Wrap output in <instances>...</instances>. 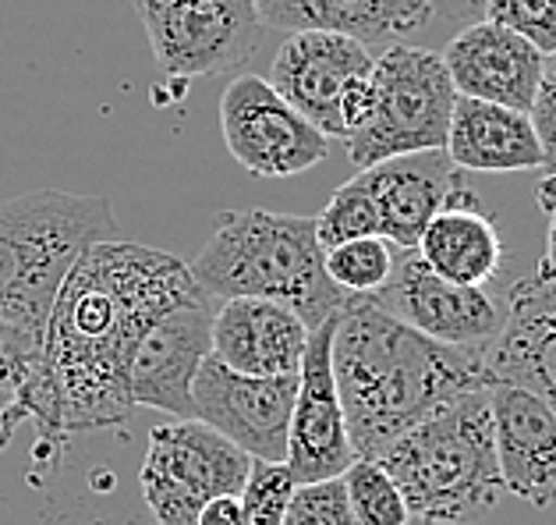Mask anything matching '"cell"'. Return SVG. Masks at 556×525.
Segmentation results:
<instances>
[{
    "label": "cell",
    "mask_w": 556,
    "mask_h": 525,
    "mask_svg": "<svg viewBox=\"0 0 556 525\" xmlns=\"http://www.w3.org/2000/svg\"><path fill=\"white\" fill-rule=\"evenodd\" d=\"M535 199H539L542 213L556 217V174H542V182L535 188Z\"/></svg>",
    "instance_id": "34"
},
{
    "label": "cell",
    "mask_w": 556,
    "mask_h": 525,
    "mask_svg": "<svg viewBox=\"0 0 556 525\" xmlns=\"http://www.w3.org/2000/svg\"><path fill=\"white\" fill-rule=\"evenodd\" d=\"M393 260H397V249L383 235L341 241V246L327 249V255H323L330 280L344 295H376L390 280Z\"/></svg>",
    "instance_id": "24"
},
{
    "label": "cell",
    "mask_w": 556,
    "mask_h": 525,
    "mask_svg": "<svg viewBox=\"0 0 556 525\" xmlns=\"http://www.w3.org/2000/svg\"><path fill=\"white\" fill-rule=\"evenodd\" d=\"M283 525H358L344 476L298 483Z\"/></svg>",
    "instance_id": "28"
},
{
    "label": "cell",
    "mask_w": 556,
    "mask_h": 525,
    "mask_svg": "<svg viewBox=\"0 0 556 525\" xmlns=\"http://www.w3.org/2000/svg\"><path fill=\"white\" fill-rule=\"evenodd\" d=\"M305 320L269 299H224L213 313V359L245 376H291L308 348Z\"/></svg>",
    "instance_id": "18"
},
{
    "label": "cell",
    "mask_w": 556,
    "mask_h": 525,
    "mask_svg": "<svg viewBox=\"0 0 556 525\" xmlns=\"http://www.w3.org/2000/svg\"><path fill=\"white\" fill-rule=\"evenodd\" d=\"M528 117H532L539 142H542V174H556V50L546 53L539 92H535Z\"/></svg>",
    "instance_id": "30"
},
{
    "label": "cell",
    "mask_w": 556,
    "mask_h": 525,
    "mask_svg": "<svg viewBox=\"0 0 556 525\" xmlns=\"http://www.w3.org/2000/svg\"><path fill=\"white\" fill-rule=\"evenodd\" d=\"M333 327L337 316H330L323 327L308 334L302 370H298V398L288 429V462H283L298 483L344 476L351 462L358 458L333 376Z\"/></svg>",
    "instance_id": "13"
},
{
    "label": "cell",
    "mask_w": 556,
    "mask_h": 525,
    "mask_svg": "<svg viewBox=\"0 0 556 525\" xmlns=\"http://www.w3.org/2000/svg\"><path fill=\"white\" fill-rule=\"evenodd\" d=\"M362 174L379 210V235L393 249H415L429 221L460 185V171L446 150L390 157L383 164L365 167Z\"/></svg>",
    "instance_id": "19"
},
{
    "label": "cell",
    "mask_w": 556,
    "mask_h": 525,
    "mask_svg": "<svg viewBox=\"0 0 556 525\" xmlns=\"http://www.w3.org/2000/svg\"><path fill=\"white\" fill-rule=\"evenodd\" d=\"M490 409L507 493L532 508L556 504V415L510 384H490Z\"/></svg>",
    "instance_id": "17"
},
{
    "label": "cell",
    "mask_w": 556,
    "mask_h": 525,
    "mask_svg": "<svg viewBox=\"0 0 556 525\" xmlns=\"http://www.w3.org/2000/svg\"><path fill=\"white\" fill-rule=\"evenodd\" d=\"M344 483L358 525H408L415 518L401 487L376 458H355L344 473Z\"/></svg>",
    "instance_id": "25"
},
{
    "label": "cell",
    "mask_w": 556,
    "mask_h": 525,
    "mask_svg": "<svg viewBox=\"0 0 556 525\" xmlns=\"http://www.w3.org/2000/svg\"><path fill=\"white\" fill-rule=\"evenodd\" d=\"M323 255L316 217L224 210L188 271L210 299H269L316 330L348 302L330 280Z\"/></svg>",
    "instance_id": "3"
},
{
    "label": "cell",
    "mask_w": 556,
    "mask_h": 525,
    "mask_svg": "<svg viewBox=\"0 0 556 525\" xmlns=\"http://www.w3.org/2000/svg\"><path fill=\"white\" fill-rule=\"evenodd\" d=\"M376 53L351 36L337 33H291L274 58L269 83L302 111L327 139H344L341 97L355 78L369 75Z\"/></svg>",
    "instance_id": "15"
},
{
    "label": "cell",
    "mask_w": 556,
    "mask_h": 525,
    "mask_svg": "<svg viewBox=\"0 0 556 525\" xmlns=\"http://www.w3.org/2000/svg\"><path fill=\"white\" fill-rule=\"evenodd\" d=\"M443 64L457 97L532 111L546 53L507 25L479 18L446 43Z\"/></svg>",
    "instance_id": "16"
},
{
    "label": "cell",
    "mask_w": 556,
    "mask_h": 525,
    "mask_svg": "<svg viewBox=\"0 0 556 525\" xmlns=\"http://www.w3.org/2000/svg\"><path fill=\"white\" fill-rule=\"evenodd\" d=\"M408 525H440V522H426V518H412Z\"/></svg>",
    "instance_id": "36"
},
{
    "label": "cell",
    "mask_w": 556,
    "mask_h": 525,
    "mask_svg": "<svg viewBox=\"0 0 556 525\" xmlns=\"http://www.w3.org/2000/svg\"><path fill=\"white\" fill-rule=\"evenodd\" d=\"M195 295L188 263L170 252L128 238L86 249L53 299L43 359L15 412V426L39 429L36 454L58 451L72 434L128 426L135 345L156 316Z\"/></svg>",
    "instance_id": "1"
},
{
    "label": "cell",
    "mask_w": 556,
    "mask_h": 525,
    "mask_svg": "<svg viewBox=\"0 0 556 525\" xmlns=\"http://www.w3.org/2000/svg\"><path fill=\"white\" fill-rule=\"evenodd\" d=\"M372 117L344 139L351 167L365 171L390 157L443 150L457 103L443 53L408 43L379 50L372 64Z\"/></svg>",
    "instance_id": "6"
},
{
    "label": "cell",
    "mask_w": 556,
    "mask_h": 525,
    "mask_svg": "<svg viewBox=\"0 0 556 525\" xmlns=\"http://www.w3.org/2000/svg\"><path fill=\"white\" fill-rule=\"evenodd\" d=\"M333 376L358 458H379L432 412L490 387L475 348H451L390 316L372 295H348L333 327Z\"/></svg>",
    "instance_id": "2"
},
{
    "label": "cell",
    "mask_w": 556,
    "mask_h": 525,
    "mask_svg": "<svg viewBox=\"0 0 556 525\" xmlns=\"http://www.w3.org/2000/svg\"><path fill=\"white\" fill-rule=\"evenodd\" d=\"M415 252L432 274L465 288H485L504 266L500 227L465 185H457L443 210L429 221Z\"/></svg>",
    "instance_id": "21"
},
{
    "label": "cell",
    "mask_w": 556,
    "mask_h": 525,
    "mask_svg": "<svg viewBox=\"0 0 556 525\" xmlns=\"http://www.w3.org/2000/svg\"><path fill=\"white\" fill-rule=\"evenodd\" d=\"M131 8L174 83L238 72L263 36L255 0H131Z\"/></svg>",
    "instance_id": "8"
},
{
    "label": "cell",
    "mask_w": 556,
    "mask_h": 525,
    "mask_svg": "<svg viewBox=\"0 0 556 525\" xmlns=\"http://www.w3.org/2000/svg\"><path fill=\"white\" fill-rule=\"evenodd\" d=\"M294 487L298 479L283 462H260V458H252L245 490H241L249 525H283Z\"/></svg>",
    "instance_id": "27"
},
{
    "label": "cell",
    "mask_w": 556,
    "mask_h": 525,
    "mask_svg": "<svg viewBox=\"0 0 556 525\" xmlns=\"http://www.w3.org/2000/svg\"><path fill=\"white\" fill-rule=\"evenodd\" d=\"M260 22L280 33H337L387 50L432 18L429 0H255Z\"/></svg>",
    "instance_id": "20"
},
{
    "label": "cell",
    "mask_w": 556,
    "mask_h": 525,
    "mask_svg": "<svg viewBox=\"0 0 556 525\" xmlns=\"http://www.w3.org/2000/svg\"><path fill=\"white\" fill-rule=\"evenodd\" d=\"M553 271H556V217H549V232H546V255H542Z\"/></svg>",
    "instance_id": "35"
},
{
    "label": "cell",
    "mask_w": 556,
    "mask_h": 525,
    "mask_svg": "<svg viewBox=\"0 0 556 525\" xmlns=\"http://www.w3.org/2000/svg\"><path fill=\"white\" fill-rule=\"evenodd\" d=\"M549 271H553V266H549ZM553 277H556V271H553Z\"/></svg>",
    "instance_id": "37"
},
{
    "label": "cell",
    "mask_w": 556,
    "mask_h": 525,
    "mask_svg": "<svg viewBox=\"0 0 556 525\" xmlns=\"http://www.w3.org/2000/svg\"><path fill=\"white\" fill-rule=\"evenodd\" d=\"M365 235H379V210L376 199L369 192V182L358 171L355 178L344 182L337 192L327 199V207L316 217V238L323 252L341 246L351 238H365Z\"/></svg>",
    "instance_id": "26"
},
{
    "label": "cell",
    "mask_w": 556,
    "mask_h": 525,
    "mask_svg": "<svg viewBox=\"0 0 556 525\" xmlns=\"http://www.w3.org/2000/svg\"><path fill=\"white\" fill-rule=\"evenodd\" d=\"M252 458L199 420H174L149 429L142 458V501L156 525H195L216 497L245 490Z\"/></svg>",
    "instance_id": "7"
},
{
    "label": "cell",
    "mask_w": 556,
    "mask_h": 525,
    "mask_svg": "<svg viewBox=\"0 0 556 525\" xmlns=\"http://www.w3.org/2000/svg\"><path fill=\"white\" fill-rule=\"evenodd\" d=\"M482 359L490 384L521 387L556 415V277L546 260L510 288L504 327Z\"/></svg>",
    "instance_id": "14"
},
{
    "label": "cell",
    "mask_w": 556,
    "mask_h": 525,
    "mask_svg": "<svg viewBox=\"0 0 556 525\" xmlns=\"http://www.w3.org/2000/svg\"><path fill=\"white\" fill-rule=\"evenodd\" d=\"M213 352V299L206 291L167 309L135 345L128 390L135 409H160L174 420H195L192 384Z\"/></svg>",
    "instance_id": "11"
},
{
    "label": "cell",
    "mask_w": 556,
    "mask_h": 525,
    "mask_svg": "<svg viewBox=\"0 0 556 525\" xmlns=\"http://www.w3.org/2000/svg\"><path fill=\"white\" fill-rule=\"evenodd\" d=\"M485 18L507 25L542 53L556 50V0H485Z\"/></svg>",
    "instance_id": "29"
},
{
    "label": "cell",
    "mask_w": 556,
    "mask_h": 525,
    "mask_svg": "<svg viewBox=\"0 0 556 525\" xmlns=\"http://www.w3.org/2000/svg\"><path fill=\"white\" fill-rule=\"evenodd\" d=\"M432 4V15H440L446 22H475V18H485V0H429Z\"/></svg>",
    "instance_id": "33"
},
{
    "label": "cell",
    "mask_w": 556,
    "mask_h": 525,
    "mask_svg": "<svg viewBox=\"0 0 556 525\" xmlns=\"http://www.w3.org/2000/svg\"><path fill=\"white\" fill-rule=\"evenodd\" d=\"M372 107H376V89H372V72L355 78L344 97H341V125H344V139L355 136V132L372 117Z\"/></svg>",
    "instance_id": "31"
},
{
    "label": "cell",
    "mask_w": 556,
    "mask_h": 525,
    "mask_svg": "<svg viewBox=\"0 0 556 525\" xmlns=\"http://www.w3.org/2000/svg\"><path fill=\"white\" fill-rule=\"evenodd\" d=\"M298 398V373L245 376L213 355L192 384L195 420L260 462H288V429Z\"/></svg>",
    "instance_id": "10"
},
{
    "label": "cell",
    "mask_w": 556,
    "mask_h": 525,
    "mask_svg": "<svg viewBox=\"0 0 556 525\" xmlns=\"http://www.w3.org/2000/svg\"><path fill=\"white\" fill-rule=\"evenodd\" d=\"M443 150L457 164V171H542V142L528 111L471 97H457Z\"/></svg>",
    "instance_id": "22"
},
{
    "label": "cell",
    "mask_w": 556,
    "mask_h": 525,
    "mask_svg": "<svg viewBox=\"0 0 556 525\" xmlns=\"http://www.w3.org/2000/svg\"><path fill=\"white\" fill-rule=\"evenodd\" d=\"M415 518L440 525L482 522L507 493L500 476L490 387L432 412L376 458Z\"/></svg>",
    "instance_id": "4"
},
{
    "label": "cell",
    "mask_w": 556,
    "mask_h": 525,
    "mask_svg": "<svg viewBox=\"0 0 556 525\" xmlns=\"http://www.w3.org/2000/svg\"><path fill=\"white\" fill-rule=\"evenodd\" d=\"M121 238L106 196L36 188L0 203V320L47 334L64 277L100 241Z\"/></svg>",
    "instance_id": "5"
},
{
    "label": "cell",
    "mask_w": 556,
    "mask_h": 525,
    "mask_svg": "<svg viewBox=\"0 0 556 525\" xmlns=\"http://www.w3.org/2000/svg\"><path fill=\"white\" fill-rule=\"evenodd\" d=\"M43 359V334L0 320V448L15 437V412Z\"/></svg>",
    "instance_id": "23"
},
{
    "label": "cell",
    "mask_w": 556,
    "mask_h": 525,
    "mask_svg": "<svg viewBox=\"0 0 556 525\" xmlns=\"http://www.w3.org/2000/svg\"><path fill=\"white\" fill-rule=\"evenodd\" d=\"M220 132L227 153L255 178H298L319 167L330 139L294 111L263 75H235L220 97Z\"/></svg>",
    "instance_id": "9"
},
{
    "label": "cell",
    "mask_w": 556,
    "mask_h": 525,
    "mask_svg": "<svg viewBox=\"0 0 556 525\" xmlns=\"http://www.w3.org/2000/svg\"><path fill=\"white\" fill-rule=\"evenodd\" d=\"M195 525H249L241 493H227V497H216V501H210L206 508L199 511Z\"/></svg>",
    "instance_id": "32"
},
{
    "label": "cell",
    "mask_w": 556,
    "mask_h": 525,
    "mask_svg": "<svg viewBox=\"0 0 556 525\" xmlns=\"http://www.w3.org/2000/svg\"><path fill=\"white\" fill-rule=\"evenodd\" d=\"M372 299L412 330L451 348L482 352L504 327V313L485 288H465L432 274L415 249H397L393 274Z\"/></svg>",
    "instance_id": "12"
}]
</instances>
